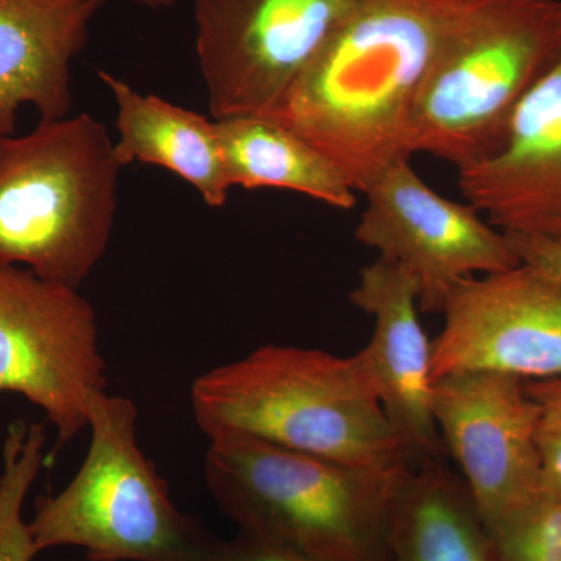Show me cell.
<instances>
[{"label": "cell", "instance_id": "cell-1", "mask_svg": "<svg viewBox=\"0 0 561 561\" xmlns=\"http://www.w3.org/2000/svg\"><path fill=\"white\" fill-rule=\"evenodd\" d=\"M474 2L367 0L264 117L312 144L364 194L391 165L411 160L413 99Z\"/></svg>", "mask_w": 561, "mask_h": 561}, {"label": "cell", "instance_id": "cell-2", "mask_svg": "<svg viewBox=\"0 0 561 561\" xmlns=\"http://www.w3.org/2000/svg\"><path fill=\"white\" fill-rule=\"evenodd\" d=\"M191 401L208 438L247 435L373 471L409 465L357 353L260 346L198 376Z\"/></svg>", "mask_w": 561, "mask_h": 561}, {"label": "cell", "instance_id": "cell-3", "mask_svg": "<svg viewBox=\"0 0 561 561\" xmlns=\"http://www.w3.org/2000/svg\"><path fill=\"white\" fill-rule=\"evenodd\" d=\"M405 468L365 470L221 434L209 438L205 482L221 515L242 534L323 560L386 561Z\"/></svg>", "mask_w": 561, "mask_h": 561}, {"label": "cell", "instance_id": "cell-4", "mask_svg": "<svg viewBox=\"0 0 561 561\" xmlns=\"http://www.w3.org/2000/svg\"><path fill=\"white\" fill-rule=\"evenodd\" d=\"M121 169L88 113L0 135V265L80 289L108 249Z\"/></svg>", "mask_w": 561, "mask_h": 561}, {"label": "cell", "instance_id": "cell-5", "mask_svg": "<svg viewBox=\"0 0 561 561\" xmlns=\"http://www.w3.org/2000/svg\"><path fill=\"white\" fill-rule=\"evenodd\" d=\"M561 51V0H476L435 51L409 149L459 169L493 157L513 114Z\"/></svg>", "mask_w": 561, "mask_h": 561}, {"label": "cell", "instance_id": "cell-6", "mask_svg": "<svg viewBox=\"0 0 561 561\" xmlns=\"http://www.w3.org/2000/svg\"><path fill=\"white\" fill-rule=\"evenodd\" d=\"M90 448L72 481L39 496L28 523L36 552L77 548L90 561H208L216 545L172 501L138 438V409L102 391L88 415Z\"/></svg>", "mask_w": 561, "mask_h": 561}, {"label": "cell", "instance_id": "cell-7", "mask_svg": "<svg viewBox=\"0 0 561 561\" xmlns=\"http://www.w3.org/2000/svg\"><path fill=\"white\" fill-rule=\"evenodd\" d=\"M98 317L79 289L0 265V394H20L54 426L50 460L88 427L106 391Z\"/></svg>", "mask_w": 561, "mask_h": 561}, {"label": "cell", "instance_id": "cell-8", "mask_svg": "<svg viewBox=\"0 0 561 561\" xmlns=\"http://www.w3.org/2000/svg\"><path fill=\"white\" fill-rule=\"evenodd\" d=\"M367 0H192L210 117L267 116Z\"/></svg>", "mask_w": 561, "mask_h": 561}, {"label": "cell", "instance_id": "cell-9", "mask_svg": "<svg viewBox=\"0 0 561 561\" xmlns=\"http://www.w3.org/2000/svg\"><path fill=\"white\" fill-rule=\"evenodd\" d=\"M364 194L367 206L354 236L415 276L420 312L442 313L461 279L523 264L505 232L470 203L432 191L409 160L387 169Z\"/></svg>", "mask_w": 561, "mask_h": 561}, {"label": "cell", "instance_id": "cell-10", "mask_svg": "<svg viewBox=\"0 0 561 561\" xmlns=\"http://www.w3.org/2000/svg\"><path fill=\"white\" fill-rule=\"evenodd\" d=\"M431 408L483 530L546 490L538 446L540 411L526 381L504 373H453L432 381Z\"/></svg>", "mask_w": 561, "mask_h": 561}, {"label": "cell", "instance_id": "cell-11", "mask_svg": "<svg viewBox=\"0 0 561 561\" xmlns=\"http://www.w3.org/2000/svg\"><path fill=\"white\" fill-rule=\"evenodd\" d=\"M432 342V381L461 371H494L523 381L561 376V286L522 264L461 279Z\"/></svg>", "mask_w": 561, "mask_h": 561}, {"label": "cell", "instance_id": "cell-12", "mask_svg": "<svg viewBox=\"0 0 561 561\" xmlns=\"http://www.w3.org/2000/svg\"><path fill=\"white\" fill-rule=\"evenodd\" d=\"M350 302L375 324L357 354L409 465L448 459L432 415V342L420 321L415 276L398 262L376 257L362 268Z\"/></svg>", "mask_w": 561, "mask_h": 561}, {"label": "cell", "instance_id": "cell-13", "mask_svg": "<svg viewBox=\"0 0 561 561\" xmlns=\"http://www.w3.org/2000/svg\"><path fill=\"white\" fill-rule=\"evenodd\" d=\"M457 172L461 194L494 228L561 242V51L519 103L501 149Z\"/></svg>", "mask_w": 561, "mask_h": 561}, {"label": "cell", "instance_id": "cell-14", "mask_svg": "<svg viewBox=\"0 0 561 561\" xmlns=\"http://www.w3.org/2000/svg\"><path fill=\"white\" fill-rule=\"evenodd\" d=\"M106 0H0V135L22 106L62 119L72 106V62Z\"/></svg>", "mask_w": 561, "mask_h": 561}, {"label": "cell", "instance_id": "cell-15", "mask_svg": "<svg viewBox=\"0 0 561 561\" xmlns=\"http://www.w3.org/2000/svg\"><path fill=\"white\" fill-rule=\"evenodd\" d=\"M117 105L114 154L122 168L158 165L190 183L209 208H221L232 190L225 168L217 122L98 70Z\"/></svg>", "mask_w": 561, "mask_h": 561}, {"label": "cell", "instance_id": "cell-16", "mask_svg": "<svg viewBox=\"0 0 561 561\" xmlns=\"http://www.w3.org/2000/svg\"><path fill=\"white\" fill-rule=\"evenodd\" d=\"M386 561H491L470 491L446 459L423 460L402 472Z\"/></svg>", "mask_w": 561, "mask_h": 561}, {"label": "cell", "instance_id": "cell-17", "mask_svg": "<svg viewBox=\"0 0 561 561\" xmlns=\"http://www.w3.org/2000/svg\"><path fill=\"white\" fill-rule=\"evenodd\" d=\"M216 122L231 187L298 192L343 210L356 206L357 191L341 169L297 133L261 116Z\"/></svg>", "mask_w": 561, "mask_h": 561}, {"label": "cell", "instance_id": "cell-18", "mask_svg": "<svg viewBox=\"0 0 561 561\" xmlns=\"http://www.w3.org/2000/svg\"><path fill=\"white\" fill-rule=\"evenodd\" d=\"M46 460L43 424L22 420L10 423L0 474V561H33L38 556L22 507Z\"/></svg>", "mask_w": 561, "mask_h": 561}, {"label": "cell", "instance_id": "cell-19", "mask_svg": "<svg viewBox=\"0 0 561 561\" xmlns=\"http://www.w3.org/2000/svg\"><path fill=\"white\" fill-rule=\"evenodd\" d=\"M485 535L491 561H561V497L546 489Z\"/></svg>", "mask_w": 561, "mask_h": 561}, {"label": "cell", "instance_id": "cell-20", "mask_svg": "<svg viewBox=\"0 0 561 561\" xmlns=\"http://www.w3.org/2000/svg\"><path fill=\"white\" fill-rule=\"evenodd\" d=\"M527 393L537 402L538 446L546 489L561 497V376L526 381Z\"/></svg>", "mask_w": 561, "mask_h": 561}, {"label": "cell", "instance_id": "cell-21", "mask_svg": "<svg viewBox=\"0 0 561 561\" xmlns=\"http://www.w3.org/2000/svg\"><path fill=\"white\" fill-rule=\"evenodd\" d=\"M208 561H330L308 556L238 531L232 538H217Z\"/></svg>", "mask_w": 561, "mask_h": 561}, {"label": "cell", "instance_id": "cell-22", "mask_svg": "<svg viewBox=\"0 0 561 561\" xmlns=\"http://www.w3.org/2000/svg\"><path fill=\"white\" fill-rule=\"evenodd\" d=\"M523 264L537 268L561 286V242L541 236L507 234Z\"/></svg>", "mask_w": 561, "mask_h": 561}, {"label": "cell", "instance_id": "cell-23", "mask_svg": "<svg viewBox=\"0 0 561 561\" xmlns=\"http://www.w3.org/2000/svg\"><path fill=\"white\" fill-rule=\"evenodd\" d=\"M127 2L135 3V5L144 7L150 10H164L171 9L176 0H127Z\"/></svg>", "mask_w": 561, "mask_h": 561}]
</instances>
